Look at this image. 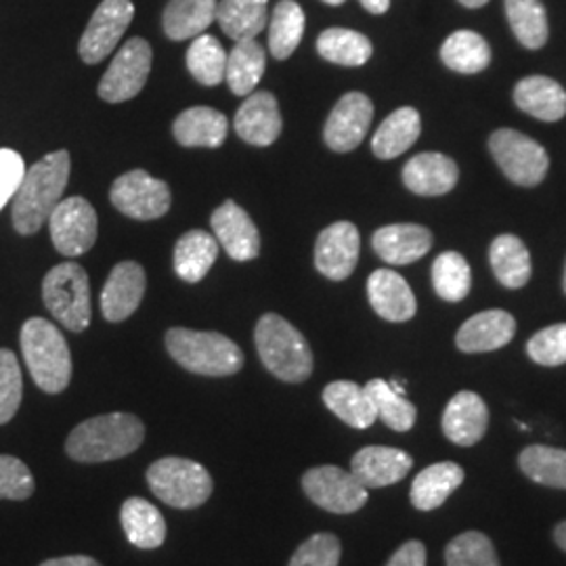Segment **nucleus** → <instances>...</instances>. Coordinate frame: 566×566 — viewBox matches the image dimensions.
<instances>
[{"instance_id":"obj_1","label":"nucleus","mask_w":566,"mask_h":566,"mask_svg":"<svg viewBox=\"0 0 566 566\" xmlns=\"http://www.w3.org/2000/svg\"><path fill=\"white\" fill-rule=\"evenodd\" d=\"M72 160L67 151H53L25 170L13 198V227L21 235H34L49 223L70 181Z\"/></svg>"},{"instance_id":"obj_2","label":"nucleus","mask_w":566,"mask_h":566,"mask_svg":"<svg viewBox=\"0 0 566 566\" xmlns=\"http://www.w3.org/2000/svg\"><path fill=\"white\" fill-rule=\"evenodd\" d=\"M145 439V426L133 413H105L76 426L65 451L81 464H99L135 453Z\"/></svg>"},{"instance_id":"obj_3","label":"nucleus","mask_w":566,"mask_h":566,"mask_svg":"<svg viewBox=\"0 0 566 566\" xmlns=\"http://www.w3.org/2000/svg\"><path fill=\"white\" fill-rule=\"evenodd\" d=\"M23 359L36 386L60 395L72 380V355L63 334L42 317H32L21 327Z\"/></svg>"},{"instance_id":"obj_4","label":"nucleus","mask_w":566,"mask_h":566,"mask_svg":"<svg viewBox=\"0 0 566 566\" xmlns=\"http://www.w3.org/2000/svg\"><path fill=\"white\" fill-rule=\"evenodd\" d=\"M254 343L264 367L283 382L301 385L313 374V353L303 334L275 313L256 324Z\"/></svg>"},{"instance_id":"obj_5","label":"nucleus","mask_w":566,"mask_h":566,"mask_svg":"<svg viewBox=\"0 0 566 566\" xmlns=\"http://www.w3.org/2000/svg\"><path fill=\"white\" fill-rule=\"evenodd\" d=\"M166 348L177 364L200 376H233L243 367L242 348L217 332L172 327L166 334Z\"/></svg>"},{"instance_id":"obj_6","label":"nucleus","mask_w":566,"mask_h":566,"mask_svg":"<svg viewBox=\"0 0 566 566\" xmlns=\"http://www.w3.org/2000/svg\"><path fill=\"white\" fill-rule=\"evenodd\" d=\"M147 483L166 506L191 510L212 495V476L202 464L185 458H163L149 465Z\"/></svg>"},{"instance_id":"obj_7","label":"nucleus","mask_w":566,"mask_h":566,"mask_svg":"<svg viewBox=\"0 0 566 566\" xmlns=\"http://www.w3.org/2000/svg\"><path fill=\"white\" fill-rule=\"evenodd\" d=\"M42 301L70 332L81 334L91 324V285L78 263L53 266L42 282Z\"/></svg>"},{"instance_id":"obj_8","label":"nucleus","mask_w":566,"mask_h":566,"mask_svg":"<svg viewBox=\"0 0 566 566\" xmlns=\"http://www.w3.org/2000/svg\"><path fill=\"white\" fill-rule=\"evenodd\" d=\"M489 149L510 181L523 187H535L544 181L549 168L547 151L523 133L502 128L491 135Z\"/></svg>"},{"instance_id":"obj_9","label":"nucleus","mask_w":566,"mask_h":566,"mask_svg":"<svg viewBox=\"0 0 566 566\" xmlns=\"http://www.w3.org/2000/svg\"><path fill=\"white\" fill-rule=\"evenodd\" d=\"M306 497L334 514H353L367 504L365 489L350 470L338 465L311 468L303 476Z\"/></svg>"},{"instance_id":"obj_10","label":"nucleus","mask_w":566,"mask_h":566,"mask_svg":"<svg viewBox=\"0 0 566 566\" xmlns=\"http://www.w3.org/2000/svg\"><path fill=\"white\" fill-rule=\"evenodd\" d=\"M151 72V46L143 39L124 42L99 82V97L107 103H124L137 97Z\"/></svg>"},{"instance_id":"obj_11","label":"nucleus","mask_w":566,"mask_h":566,"mask_svg":"<svg viewBox=\"0 0 566 566\" xmlns=\"http://www.w3.org/2000/svg\"><path fill=\"white\" fill-rule=\"evenodd\" d=\"M109 200L122 214L135 221H154L170 210L172 196L166 182L145 170H130L114 181Z\"/></svg>"},{"instance_id":"obj_12","label":"nucleus","mask_w":566,"mask_h":566,"mask_svg":"<svg viewBox=\"0 0 566 566\" xmlns=\"http://www.w3.org/2000/svg\"><path fill=\"white\" fill-rule=\"evenodd\" d=\"M49 229L55 250L67 259H76L97 242V212L84 198H65L51 212Z\"/></svg>"},{"instance_id":"obj_13","label":"nucleus","mask_w":566,"mask_h":566,"mask_svg":"<svg viewBox=\"0 0 566 566\" xmlns=\"http://www.w3.org/2000/svg\"><path fill=\"white\" fill-rule=\"evenodd\" d=\"M135 18V7L130 0H103L88 21L82 34L81 57L88 65H97L118 46Z\"/></svg>"},{"instance_id":"obj_14","label":"nucleus","mask_w":566,"mask_h":566,"mask_svg":"<svg viewBox=\"0 0 566 566\" xmlns=\"http://www.w3.org/2000/svg\"><path fill=\"white\" fill-rule=\"evenodd\" d=\"M361 238L357 227L348 221L329 224L315 243V266L327 280L343 282L359 261Z\"/></svg>"},{"instance_id":"obj_15","label":"nucleus","mask_w":566,"mask_h":566,"mask_svg":"<svg viewBox=\"0 0 566 566\" xmlns=\"http://www.w3.org/2000/svg\"><path fill=\"white\" fill-rule=\"evenodd\" d=\"M374 118V103L364 93L344 95L325 122L324 137L329 149L346 154L364 142Z\"/></svg>"},{"instance_id":"obj_16","label":"nucleus","mask_w":566,"mask_h":566,"mask_svg":"<svg viewBox=\"0 0 566 566\" xmlns=\"http://www.w3.org/2000/svg\"><path fill=\"white\" fill-rule=\"evenodd\" d=\"M210 223L217 242L233 261L245 263L261 254L259 229L242 206L227 200L214 210Z\"/></svg>"},{"instance_id":"obj_17","label":"nucleus","mask_w":566,"mask_h":566,"mask_svg":"<svg viewBox=\"0 0 566 566\" xmlns=\"http://www.w3.org/2000/svg\"><path fill=\"white\" fill-rule=\"evenodd\" d=\"M145 283L147 280H145L142 264L133 261L116 264L103 285V317L112 324L128 319L142 304Z\"/></svg>"},{"instance_id":"obj_18","label":"nucleus","mask_w":566,"mask_h":566,"mask_svg":"<svg viewBox=\"0 0 566 566\" xmlns=\"http://www.w3.org/2000/svg\"><path fill=\"white\" fill-rule=\"evenodd\" d=\"M413 460L403 449L395 447H364L353 455L350 472L365 489H380L403 481Z\"/></svg>"},{"instance_id":"obj_19","label":"nucleus","mask_w":566,"mask_h":566,"mask_svg":"<svg viewBox=\"0 0 566 566\" xmlns=\"http://www.w3.org/2000/svg\"><path fill=\"white\" fill-rule=\"evenodd\" d=\"M282 124L280 103L269 91L248 95L235 114V133L240 139L256 147H269L277 142L282 135Z\"/></svg>"},{"instance_id":"obj_20","label":"nucleus","mask_w":566,"mask_h":566,"mask_svg":"<svg viewBox=\"0 0 566 566\" xmlns=\"http://www.w3.org/2000/svg\"><path fill=\"white\" fill-rule=\"evenodd\" d=\"M367 296L374 311L392 324L409 322L416 315V296L403 277L390 269H378L367 280Z\"/></svg>"},{"instance_id":"obj_21","label":"nucleus","mask_w":566,"mask_h":566,"mask_svg":"<svg viewBox=\"0 0 566 566\" xmlns=\"http://www.w3.org/2000/svg\"><path fill=\"white\" fill-rule=\"evenodd\" d=\"M486 424L489 411L485 401L476 392H458L446 407L443 432L455 446H476L485 437Z\"/></svg>"},{"instance_id":"obj_22","label":"nucleus","mask_w":566,"mask_h":566,"mask_svg":"<svg viewBox=\"0 0 566 566\" xmlns=\"http://www.w3.org/2000/svg\"><path fill=\"white\" fill-rule=\"evenodd\" d=\"M374 250L388 264L420 261L432 248V233L422 224H388L374 233Z\"/></svg>"},{"instance_id":"obj_23","label":"nucleus","mask_w":566,"mask_h":566,"mask_svg":"<svg viewBox=\"0 0 566 566\" xmlns=\"http://www.w3.org/2000/svg\"><path fill=\"white\" fill-rule=\"evenodd\" d=\"M516 334V322L506 311H483L458 332L455 344L464 353H489L506 346Z\"/></svg>"},{"instance_id":"obj_24","label":"nucleus","mask_w":566,"mask_h":566,"mask_svg":"<svg viewBox=\"0 0 566 566\" xmlns=\"http://www.w3.org/2000/svg\"><path fill=\"white\" fill-rule=\"evenodd\" d=\"M460 177L458 164L443 154H418L405 164V187L418 196H443L449 193Z\"/></svg>"},{"instance_id":"obj_25","label":"nucleus","mask_w":566,"mask_h":566,"mask_svg":"<svg viewBox=\"0 0 566 566\" xmlns=\"http://www.w3.org/2000/svg\"><path fill=\"white\" fill-rule=\"evenodd\" d=\"M514 102L533 118L556 122L565 118L566 91L546 76H526L514 88Z\"/></svg>"},{"instance_id":"obj_26","label":"nucleus","mask_w":566,"mask_h":566,"mask_svg":"<svg viewBox=\"0 0 566 566\" xmlns=\"http://www.w3.org/2000/svg\"><path fill=\"white\" fill-rule=\"evenodd\" d=\"M217 0H170L164 9V34L170 41H189L217 21Z\"/></svg>"},{"instance_id":"obj_27","label":"nucleus","mask_w":566,"mask_h":566,"mask_svg":"<svg viewBox=\"0 0 566 566\" xmlns=\"http://www.w3.org/2000/svg\"><path fill=\"white\" fill-rule=\"evenodd\" d=\"M464 483L462 465L453 462H439V464L424 468L411 485V504L422 512H430L443 506L449 495Z\"/></svg>"},{"instance_id":"obj_28","label":"nucleus","mask_w":566,"mask_h":566,"mask_svg":"<svg viewBox=\"0 0 566 566\" xmlns=\"http://www.w3.org/2000/svg\"><path fill=\"white\" fill-rule=\"evenodd\" d=\"M175 137L182 147H221L229 124L214 107H189L175 120Z\"/></svg>"},{"instance_id":"obj_29","label":"nucleus","mask_w":566,"mask_h":566,"mask_svg":"<svg viewBox=\"0 0 566 566\" xmlns=\"http://www.w3.org/2000/svg\"><path fill=\"white\" fill-rule=\"evenodd\" d=\"M122 528L128 542L142 549H156L166 539V523L160 510L142 497H130L122 504Z\"/></svg>"},{"instance_id":"obj_30","label":"nucleus","mask_w":566,"mask_h":566,"mask_svg":"<svg viewBox=\"0 0 566 566\" xmlns=\"http://www.w3.org/2000/svg\"><path fill=\"white\" fill-rule=\"evenodd\" d=\"M422 130L420 114L413 107H401L386 118L374 135L371 149L380 160H392L418 142Z\"/></svg>"},{"instance_id":"obj_31","label":"nucleus","mask_w":566,"mask_h":566,"mask_svg":"<svg viewBox=\"0 0 566 566\" xmlns=\"http://www.w3.org/2000/svg\"><path fill=\"white\" fill-rule=\"evenodd\" d=\"M324 403L332 413H336L344 424L357 430H365L378 420L374 403L364 386L338 380L325 386Z\"/></svg>"},{"instance_id":"obj_32","label":"nucleus","mask_w":566,"mask_h":566,"mask_svg":"<svg viewBox=\"0 0 566 566\" xmlns=\"http://www.w3.org/2000/svg\"><path fill=\"white\" fill-rule=\"evenodd\" d=\"M219 256V242L210 233L193 229L175 245V271L182 282H202Z\"/></svg>"},{"instance_id":"obj_33","label":"nucleus","mask_w":566,"mask_h":566,"mask_svg":"<svg viewBox=\"0 0 566 566\" xmlns=\"http://www.w3.org/2000/svg\"><path fill=\"white\" fill-rule=\"evenodd\" d=\"M269 0H221L217 21L224 34L235 42L254 41L269 20Z\"/></svg>"},{"instance_id":"obj_34","label":"nucleus","mask_w":566,"mask_h":566,"mask_svg":"<svg viewBox=\"0 0 566 566\" xmlns=\"http://www.w3.org/2000/svg\"><path fill=\"white\" fill-rule=\"evenodd\" d=\"M264 49L256 41L235 42L231 53L227 55L224 78L233 95H250L264 74Z\"/></svg>"},{"instance_id":"obj_35","label":"nucleus","mask_w":566,"mask_h":566,"mask_svg":"<svg viewBox=\"0 0 566 566\" xmlns=\"http://www.w3.org/2000/svg\"><path fill=\"white\" fill-rule=\"evenodd\" d=\"M489 261L495 277L510 290L523 287L531 277V254L516 235H500L491 243Z\"/></svg>"},{"instance_id":"obj_36","label":"nucleus","mask_w":566,"mask_h":566,"mask_svg":"<svg viewBox=\"0 0 566 566\" xmlns=\"http://www.w3.org/2000/svg\"><path fill=\"white\" fill-rule=\"evenodd\" d=\"M441 60L458 74H479L491 61V49L476 32H453L441 46Z\"/></svg>"},{"instance_id":"obj_37","label":"nucleus","mask_w":566,"mask_h":566,"mask_svg":"<svg viewBox=\"0 0 566 566\" xmlns=\"http://www.w3.org/2000/svg\"><path fill=\"white\" fill-rule=\"evenodd\" d=\"M304 11L294 0H282L269 23V51L275 60H287L303 41Z\"/></svg>"},{"instance_id":"obj_38","label":"nucleus","mask_w":566,"mask_h":566,"mask_svg":"<svg viewBox=\"0 0 566 566\" xmlns=\"http://www.w3.org/2000/svg\"><path fill=\"white\" fill-rule=\"evenodd\" d=\"M317 51L329 63L357 67L369 61L374 49L369 39L355 30L329 28L317 39Z\"/></svg>"},{"instance_id":"obj_39","label":"nucleus","mask_w":566,"mask_h":566,"mask_svg":"<svg viewBox=\"0 0 566 566\" xmlns=\"http://www.w3.org/2000/svg\"><path fill=\"white\" fill-rule=\"evenodd\" d=\"M518 464L533 483L566 489V449L526 447L518 458Z\"/></svg>"},{"instance_id":"obj_40","label":"nucleus","mask_w":566,"mask_h":566,"mask_svg":"<svg viewBox=\"0 0 566 566\" xmlns=\"http://www.w3.org/2000/svg\"><path fill=\"white\" fill-rule=\"evenodd\" d=\"M506 15L514 36L526 49H542L547 41V15L542 0H506Z\"/></svg>"},{"instance_id":"obj_41","label":"nucleus","mask_w":566,"mask_h":566,"mask_svg":"<svg viewBox=\"0 0 566 566\" xmlns=\"http://www.w3.org/2000/svg\"><path fill=\"white\" fill-rule=\"evenodd\" d=\"M187 67L203 86H217L224 81L227 53L223 44L210 34L196 36L187 51Z\"/></svg>"},{"instance_id":"obj_42","label":"nucleus","mask_w":566,"mask_h":566,"mask_svg":"<svg viewBox=\"0 0 566 566\" xmlns=\"http://www.w3.org/2000/svg\"><path fill=\"white\" fill-rule=\"evenodd\" d=\"M365 392L369 395L376 416L388 428L397 432H407L416 424V407L405 399L403 395L395 392L385 380H371L365 385Z\"/></svg>"},{"instance_id":"obj_43","label":"nucleus","mask_w":566,"mask_h":566,"mask_svg":"<svg viewBox=\"0 0 566 566\" xmlns=\"http://www.w3.org/2000/svg\"><path fill=\"white\" fill-rule=\"evenodd\" d=\"M470 266L458 252H443L432 264V285L443 301H464L470 292Z\"/></svg>"},{"instance_id":"obj_44","label":"nucleus","mask_w":566,"mask_h":566,"mask_svg":"<svg viewBox=\"0 0 566 566\" xmlns=\"http://www.w3.org/2000/svg\"><path fill=\"white\" fill-rule=\"evenodd\" d=\"M447 566H500L491 539L479 531H465L446 549Z\"/></svg>"},{"instance_id":"obj_45","label":"nucleus","mask_w":566,"mask_h":566,"mask_svg":"<svg viewBox=\"0 0 566 566\" xmlns=\"http://www.w3.org/2000/svg\"><path fill=\"white\" fill-rule=\"evenodd\" d=\"M23 382L20 361L13 350L0 348V424L13 420L21 405Z\"/></svg>"},{"instance_id":"obj_46","label":"nucleus","mask_w":566,"mask_h":566,"mask_svg":"<svg viewBox=\"0 0 566 566\" xmlns=\"http://www.w3.org/2000/svg\"><path fill=\"white\" fill-rule=\"evenodd\" d=\"M526 353L535 364L546 367L566 364V324L549 325L537 332L526 344Z\"/></svg>"},{"instance_id":"obj_47","label":"nucleus","mask_w":566,"mask_h":566,"mask_svg":"<svg viewBox=\"0 0 566 566\" xmlns=\"http://www.w3.org/2000/svg\"><path fill=\"white\" fill-rule=\"evenodd\" d=\"M343 547L336 535L317 533L298 547L290 560V566H338Z\"/></svg>"},{"instance_id":"obj_48","label":"nucleus","mask_w":566,"mask_h":566,"mask_svg":"<svg viewBox=\"0 0 566 566\" xmlns=\"http://www.w3.org/2000/svg\"><path fill=\"white\" fill-rule=\"evenodd\" d=\"M34 489V476L28 465L13 455H0V500L23 502Z\"/></svg>"},{"instance_id":"obj_49","label":"nucleus","mask_w":566,"mask_h":566,"mask_svg":"<svg viewBox=\"0 0 566 566\" xmlns=\"http://www.w3.org/2000/svg\"><path fill=\"white\" fill-rule=\"evenodd\" d=\"M25 177V164L18 151L0 149V210L11 202Z\"/></svg>"},{"instance_id":"obj_50","label":"nucleus","mask_w":566,"mask_h":566,"mask_svg":"<svg viewBox=\"0 0 566 566\" xmlns=\"http://www.w3.org/2000/svg\"><path fill=\"white\" fill-rule=\"evenodd\" d=\"M386 566H426V547L422 542H407L399 547Z\"/></svg>"},{"instance_id":"obj_51","label":"nucleus","mask_w":566,"mask_h":566,"mask_svg":"<svg viewBox=\"0 0 566 566\" xmlns=\"http://www.w3.org/2000/svg\"><path fill=\"white\" fill-rule=\"evenodd\" d=\"M41 566H102L91 556H63V558H53L46 560Z\"/></svg>"},{"instance_id":"obj_52","label":"nucleus","mask_w":566,"mask_h":566,"mask_svg":"<svg viewBox=\"0 0 566 566\" xmlns=\"http://www.w3.org/2000/svg\"><path fill=\"white\" fill-rule=\"evenodd\" d=\"M359 2L374 15H382L390 7V0H359Z\"/></svg>"},{"instance_id":"obj_53","label":"nucleus","mask_w":566,"mask_h":566,"mask_svg":"<svg viewBox=\"0 0 566 566\" xmlns=\"http://www.w3.org/2000/svg\"><path fill=\"white\" fill-rule=\"evenodd\" d=\"M554 539H556V544L563 547L566 552V523H560V525L556 526V531H554Z\"/></svg>"},{"instance_id":"obj_54","label":"nucleus","mask_w":566,"mask_h":566,"mask_svg":"<svg viewBox=\"0 0 566 566\" xmlns=\"http://www.w3.org/2000/svg\"><path fill=\"white\" fill-rule=\"evenodd\" d=\"M464 7H468V9H479V7H483V4H486L489 0H460Z\"/></svg>"},{"instance_id":"obj_55","label":"nucleus","mask_w":566,"mask_h":566,"mask_svg":"<svg viewBox=\"0 0 566 566\" xmlns=\"http://www.w3.org/2000/svg\"><path fill=\"white\" fill-rule=\"evenodd\" d=\"M325 4H332V7H338L343 4L344 0H324Z\"/></svg>"},{"instance_id":"obj_56","label":"nucleus","mask_w":566,"mask_h":566,"mask_svg":"<svg viewBox=\"0 0 566 566\" xmlns=\"http://www.w3.org/2000/svg\"><path fill=\"white\" fill-rule=\"evenodd\" d=\"M563 285H565V292H566V266H565V283H563Z\"/></svg>"}]
</instances>
